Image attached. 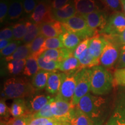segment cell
I'll use <instances>...</instances> for the list:
<instances>
[{
  "instance_id": "bcb514c9",
  "label": "cell",
  "mask_w": 125,
  "mask_h": 125,
  "mask_svg": "<svg viewBox=\"0 0 125 125\" xmlns=\"http://www.w3.org/2000/svg\"><path fill=\"white\" fill-rule=\"evenodd\" d=\"M125 68V45L120 48L119 56L116 64V69Z\"/></svg>"
},
{
  "instance_id": "8fae6325",
  "label": "cell",
  "mask_w": 125,
  "mask_h": 125,
  "mask_svg": "<svg viewBox=\"0 0 125 125\" xmlns=\"http://www.w3.org/2000/svg\"><path fill=\"white\" fill-rule=\"evenodd\" d=\"M73 107L71 103L56 96L52 105L53 118L60 121H68Z\"/></svg>"
},
{
  "instance_id": "74e56055",
  "label": "cell",
  "mask_w": 125,
  "mask_h": 125,
  "mask_svg": "<svg viewBox=\"0 0 125 125\" xmlns=\"http://www.w3.org/2000/svg\"><path fill=\"white\" fill-rule=\"evenodd\" d=\"M106 8L112 11L118 12L122 8L121 0H100Z\"/></svg>"
},
{
  "instance_id": "f907efd6",
  "label": "cell",
  "mask_w": 125,
  "mask_h": 125,
  "mask_svg": "<svg viewBox=\"0 0 125 125\" xmlns=\"http://www.w3.org/2000/svg\"><path fill=\"white\" fill-rule=\"evenodd\" d=\"M121 2L123 13L125 15V0H121Z\"/></svg>"
},
{
  "instance_id": "4fadbf2b",
  "label": "cell",
  "mask_w": 125,
  "mask_h": 125,
  "mask_svg": "<svg viewBox=\"0 0 125 125\" xmlns=\"http://www.w3.org/2000/svg\"><path fill=\"white\" fill-rule=\"evenodd\" d=\"M82 16L85 18L89 27L98 34L107 23L108 19L105 12L100 9Z\"/></svg>"
},
{
  "instance_id": "d6986e66",
  "label": "cell",
  "mask_w": 125,
  "mask_h": 125,
  "mask_svg": "<svg viewBox=\"0 0 125 125\" xmlns=\"http://www.w3.org/2000/svg\"><path fill=\"white\" fill-rule=\"evenodd\" d=\"M107 43V40L103 35H98L90 38L88 48L90 54L96 59L100 60Z\"/></svg>"
},
{
  "instance_id": "3957f363",
  "label": "cell",
  "mask_w": 125,
  "mask_h": 125,
  "mask_svg": "<svg viewBox=\"0 0 125 125\" xmlns=\"http://www.w3.org/2000/svg\"><path fill=\"white\" fill-rule=\"evenodd\" d=\"M90 91L96 95H104L111 91L114 86V76L101 65L92 67Z\"/></svg>"
},
{
  "instance_id": "52a82bcc",
  "label": "cell",
  "mask_w": 125,
  "mask_h": 125,
  "mask_svg": "<svg viewBox=\"0 0 125 125\" xmlns=\"http://www.w3.org/2000/svg\"><path fill=\"white\" fill-rule=\"evenodd\" d=\"M118 92L115 108L109 119L104 125H125V87Z\"/></svg>"
},
{
  "instance_id": "44dd1931",
  "label": "cell",
  "mask_w": 125,
  "mask_h": 125,
  "mask_svg": "<svg viewBox=\"0 0 125 125\" xmlns=\"http://www.w3.org/2000/svg\"><path fill=\"white\" fill-rule=\"evenodd\" d=\"M64 48L74 52L81 42V39L76 34L65 30L59 36Z\"/></svg>"
},
{
  "instance_id": "ba28073f",
  "label": "cell",
  "mask_w": 125,
  "mask_h": 125,
  "mask_svg": "<svg viewBox=\"0 0 125 125\" xmlns=\"http://www.w3.org/2000/svg\"><path fill=\"white\" fill-rule=\"evenodd\" d=\"M30 19L32 22L39 26L45 23L55 21L52 15L51 3L45 0L40 1L30 15Z\"/></svg>"
},
{
  "instance_id": "7402d4cb",
  "label": "cell",
  "mask_w": 125,
  "mask_h": 125,
  "mask_svg": "<svg viewBox=\"0 0 125 125\" xmlns=\"http://www.w3.org/2000/svg\"><path fill=\"white\" fill-rule=\"evenodd\" d=\"M81 68L79 60L74 56H72L59 63V70L62 73L66 74L73 73Z\"/></svg>"
},
{
  "instance_id": "4316f807",
  "label": "cell",
  "mask_w": 125,
  "mask_h": 125,
  "mask_svg": "<svg viewBox=\"0 0 125 125\" xmlns=\"http://www.w3.org/2000/svg\"><path fill=\"white\" fill-rule=\"evenodd\" d=\"M78 59L79 60L82 69L90 68L100 64V60L96 59L90 54L88 48L78 57Z\"/></svg>"
},
{
  "instance_id": "d590c367",
  "label": "cell",
  "mask_w": 125,
  "mask_h": 125,
  "mask_svg": "<svg viewBox=\"0 0 125 125\" xmlns=\"http://www.w3.org/2000/svg\"><path fill=\"white\" fill-rule=\"evenodd\" d=\"M114 86L125 87V68L116 69L114 73Z\"/></svg>"
},
{
  "instance_id": "f35d334b",
  "label": "cell",
  "mask_w": 125,
  "mask_h": 125,
  "mask_svg": "<svg viewBox=\"0 0 125 125\" xmlns=\"http://www.w3.org/2000/svg\"><path fill=\"white\" fill-rule=\"evenodd\" d=\"M90 40V38H87L81 41L74 51L73 56L78 59L88 48Z\"/></svg>"
},
{
  "instance_id": "d6a6232c",
  "label": "cell",
  "mask_w": 125,
  "mask_h": 125,
  "mask_svg": "<svg viewBox=\"0 0 125 125\" xmlns=\"http://www.w3.org/2000/svg\"><path fill=\"white\" fill-rule=\"evenodd\" d=\"M62 48H64V46L59 37L46 38L43 44L42 51L43 53L48 49H60Z\"/></svg>"
},
{
  "instance_id": "7c38bea8",
  "label": "cell",
  "mask_w": 125,
  "mask_h": 125,
  "mask_svg": "<svg viewBox=\"0 0 125 125\" xmlns=\"http://www.w3.org/2000/svg\"><path fill=\"white\" fill-rule=\"evenodd\" d=\"M26 100L27 105V114L26 115H32L37 113L39 111L48 104L53 98L50 94H34L28 97Z\"/></svg>"
},
{
  "instance_id": "681fc988",
  "label": "cell",
  "mask_w": 125,
  "mask_h": 125,
  "mask_svg": "<svg viewBox=\"0 0 125 125\" xmlns=\"http://www.w3.org/2000/svg\"><path fill=\"white\" fill-rule=\"evenodd\" d=\"M12 41L6 40H0V51L4 49L6 47L8 46Z\"/></svg>"
},
{
  "instance_id": "5b68a950",
  "label": "cell",
  "mask_w": 125,
  "mask_h": 125,
  "mask_svg": "<svg viewBox=\"0 0 125 125\" xmlns=\"http://www.w3.org/2000/svg\"><path fill=\"white\" fill-rule=\"evenodd\" d=\"M125 30V15L115 12L108 19L107 23L100 34L105 38H112L119 35Z\"/></svg>"
},
{
  "instance_id": "b9f144b4",
  "label": "cell",
  "mask_w": 125,
  "mask_h": 125,
  "mask_svg": "<svg viewBox=\"0 0 125 125\" xmlns=\"http://www.w3.org/2000/svg\"><path fill=\"white\" fill-rule=\"evenodd\" d=\"M28 115L19 117V118H12L9 119L5 122L6 125H27Z\"/></svg>"
},
{
  "instance_id": "1f68e13d",
  "label": "cell",
  "mask_w": 125,
  "mask_h": 125,
  "mask_svg": "<svg viewBox=\"0 0 125 125\" xmlns=\"http://www.w3.org/2000/svg\"><path fill=\"white\" fill-rule=\"evenodd\" d=\"M13 30V41H22L24 36L27 32V27L26 23L20 22L15 23L11 26Z\"/></svg>"
},
{
  "instance_id": "836d02e7",
  "label": "cell",
  "mask_w": 125,
  "mask_h": 125,
  "mask_svg": "<svg viewBox=\"0 0 125 125\" xmlns=\"http://www.w3.org/2000/svg\"><path fill=\"white\" fill-rule=\"evenodd\" d=\"M54 100V97H53L51 100V101L47 104L44 107L37 112V113L33 114L31 116L34 118H45L48 119H52L53 118V115L52 111V103Z\"/></svg>"
},
{
  "instance_id": "6da1fadb",
  "label": "cell",
  "mask_w": 125,
  "mask_h": 125,
  "mask_svg": "<svg viewBox=\"0 0 125 125\" xmlns=\"http://www.w3.org/2000/svg\"><path fill=\"white\" fill-rule=\"evenodd\" d=\"M37 90L27 79L22 78H10L4 84L1 98L16 99L29 97L35 94Z\"/></svg>"
},
{
  "instance_id": "9c48e42d",
  "label": "cell",
  "mask_w": 125,
  "mask_h": 125,
  "mask_svg": "<svg viewBox=\"0 0 125 125\" xmlns=\"http://www.w3.org/2000/svg\"><path fill=\"white\" fill-rule=\"evenodd\" d=\"M82 69L81 68L73 73L67 74L66 77L56 96L71 104L75 92L78 73Z\"/></svg>"
},
{
  "instance_id": "d4e9b609",
  "label": "cell",
  "mask_w": 125,
  "mask_h": 125,
  "mask_svg": "<svg viewBox=\"0 0 125 125\" xmlns=\"http://www.w3.org/2000/svg\"><path fill=\"white\" fill-rule=\"evenodd\" d=\"M23 0H12L10 1L8 12L7 19L10 20H15L20 18L24 12Z\"/></svg>"
},
{
  "instance_id": "f1b7e54d",
  "label": "cell",
  "mask_w": 125,
  "mask_h": 125,
  "mask_svg": "<svg viewBox=\"0 0 125 125\" xmlns=\"http://www.w3.org/2000/svg\"><path fill=\"white\" fill-rule=\"evenodd\" d=\"M40 70L38 63V57L31 54L26 59L23 74L27 76H33Z\"/></svg>"
},
{
  "instance_id": "7bdbcfd3",
  "label": "cell",
  "mask_w": 125,
  "mask_h": 125,
  "mask_svg": "<svg viewBox=\"0 0 125 125\" xmlns=\"http://www.w3.org/2000/svg\"><path fill=\"white\" fill-rule=\"evenodd\" d=\"M51 119L45 118H34L28 115L27 125H47Z\"/></svg>"
},
{
  "instance_id": "60d3db41",
  "label": "cell",
  "mask_w": 125,
  "mask_h": 125,
  "mask_svg": "<svg viewBox=\"0 0 125 125\" xmlns=\"http://www.w3.org/2000/svg\"><path fill=\"white\" fill-rule=\"evenodd\" d=\"M10 115V108L8 107L5 103V99L4 98H1L0 101V115L1 119H4L8 121Z\"/></svg>"
},
{
  "instance_id": "816d5d0a",
  "label": "cell",
  "mask_w": 125,
  "mask_h": 125,
  "mask_svg": "<svg viewBox=\"0 0 125 125\" xmlns=\"http://www.w3.org/2000/svg\"><path fill=\"white\" fill-rule=\"evenodd\" d=\"M1 125H6V123H5V121H1Z\"/></svg>"
},
{
  "instance_id": "ab89813d",
  "label": "cell",
  "mask_w": 125,
  "mask_h": 125,
  "mask_svg": "<svg viewBox=\"0 0 125 125\" xmlns=\"http://www.w3.org/2000/svg\"><path fill=\"white\" fill-rule=\"evenodd\" d=\"M10 0H1L0 1V22L4 23L7 19L8 12Z\"/></svg>"
},
{
  "instance_id": "484cf974",
  "label": "cell",
  "mask_w": 125,
  "mask_h": 125,
  "mask_svg": "<svg viewBox=\"0 0 125 125\" xmlns=\"http://www.w3.org/2000/svg\"><path fill=\"white\" fill-rule=\"evenodd\" d=\"M27 27V32L22 42L24 44H29L32 42L40 34V26L36 24L32 21H25Z\"/></svg>"
},
{
  "instance_id": "603a6c76",
  "label": "cell",
  "mask_w": 125,
  "mask_h": 125,
  "mask_svg": "<svg viewBox=\"0 0 125 125\" xmlns=\"http://www.w3.org/2000/svg\"><path fill=\"white\" fill-rule=\"evenodd\" d=\"M51 72L40 70L32 77L31 83L37 91L46 88L48 78Z\"/></svg>"
},
{
  "instance_id": "ac0fdd59",
  "label": "cell",
  "mask_w": 125,
  "mask_h": 125,
  "mask_svg": "<svg viewBox=\"0 0 125 125\" xmlns=\"http://www.w3.org/2000/svg\"><path fill=\"white\" fill-rule=\"evenodd\" d=\"M68 122L69 125H94L91 119L77 105L72 108Z\"/></svg>"
},
{
  "instance_id": "f546056e",
  "label": "cell",
  "mask_w": 125,
  "mask_h": 125,
  "mask_svg": "<svg viewBox=\"0 0 125 125\" xmlns=\"http://www.w3.org/2000/svg\"><path fill=\"white\" fill-rule=\"evenodd\" d=\"M46 38L40 34L32 42L30 43L31 54L38 57L43 53L42 48Z\"/></svg>"
},
{
  "instance_id": "7dc6e473",
  "label": "cell",
  "mask_w": 125,
  "mask_h": 125,
  "mask_svg": "<svg viewBox=\"0 0 125 125\" xmlns=\"http://www.w3.org/2000/svg\"><path fill=\"white\" fill-rule=\"evenodd\" d=\"M105 38V37H104ZM109 41L112 42L121 48L123 45H125V30L119 35L112 38H105Z\"/></svg>"
},
{
  "instance_id": "7a4b0ae2",
  "label": "cell",
  "mask_w": 125,
  "mask_h": 125,
  "mask_svg": "<svg viewBox=\"0 0 125 125\" xmlns=\"http://www.w3.org/2000/svg\"><path fill=\"white\" fill-rule=\"evenodd\" d=\"M104 98L88 93L79 100L77 106L91 119L94 125H101L104 121Z\"/></svg>"
},
{
  "instance_id": "2e32d148",
  "label": "cell",
  "mask_w": 125,
  "mask_h": 125,
  "mask_svg": "<svg viewBox=\"0 0 125 125\" xmlns=\"http://www.w3.org/2000/svg\"><path fill=\"white\" fill-rule=\"evenodd\" d=\"M74 52L70 51L65 48L55 49H48L41 54L43 60L45 62L54 61L60 62L68 57L73 56Z\"/></svg>"
},
{
  "instance_id": "5bb4252c",
  "label": "cell",
  "mask_w": 125,
  "mask_h": 125,
  "mask_svg": "<svg viewBox=\"0 0 125 125\" xmlns=\"http://www.w3.org/2000/svg\"><path fill=\"white\" fill-rule=\"evenodd\" d=\"M66 76L67 74L64 73L57 71L51 72L45 88L47 93L50 95H57Z\"/></svg>"
},
{
  "instance_id": "30bf717a",
  "label": "cell",
  "mask_w": 125,
  "mask_h": 125,
  "mask_svg": "<svg viewBox=\"0 0 125 125\" xmlns=\"http://www.w3.org/2000/svg\"><path fill=\"white\" fill-rule=\"evenodd\" d=\"M120 47L107 40V43L100 57V64L105 68L113 67L118 60Z\"/></svg>"
},
{
  "instance_id": "ffe728a7",
  "label": "cell",
  "mask_w": 125,
  "mask_h": 125,
  "mask_svg": "<svg viewBox=\"0 0 125 125\" xmlns=\"http://www.w3.org/2000/svg\"><path fill=\"white\" fill-rule=\"evenodd\" d=\"M76 13L80 15H85L99 10L96 0H74Z\"/></svg>"
},
{
  "instance_id": "83f0119b",
  "label": "cell",
  "mask_w": 125,
  "mask_h": 125,
  "mask_svg": "<svg viewBox=\"0 0 125 125\" xmlns=\"http://www.w3.org/2000/svg\"><path fill=\"white\" fill-rule=\"evenodd\" d=\"M31 55L30 47L29 44H24L20 45L17 48L16 51L8 57H5L6 62H10L13 60H23L27 59Z\"/></svg>"
},
{
  "instance_id": "8d00e7d4",
  "label": "cell",
  "mask_w": 125,
  "mask_h": 125,
  "mask_svg": "<svg viewBox=\"0 0 125 125\" xmlns=\"http://www.w3.org/2000/svg\"><path fill=\"white\" fill-rule=\"evenodd\" d=\"M21 43V41H12L8 46L4 48V49L1 50L0 51L1 56L6 57L11 56L16 51L17 48L20 46L19 45Z\"/></svg>"
},
{
  "instance_id": "9a60e30c",
  "label": "cell",
  "mask_w": 125,
  "mask_h": 125,
  "mask_svg": "<svg viewBox=\"0 0 125 125\" xmlns=\"http://www.w3.org/2000/svg\"><path fill=\"white\" fill-rule=\"evenodd\" d=\"M40 34L45 38L59 37L65 31L62 23L59 21L45 23L40 25Z\"/></svg>"
},
{
  "instance_id": "8992f818",
  "label": "cell",
  "mask_w": 125,
  "mask_h": 125,
  "mask_svg": "<svg viewBox=\"0 0 125 125\" xmlns=\"http://www.w3.org/2000/svg\"><path fill=\"white\" fill-rule=\"evenodd\" d=\"M92 74V68H83L79 71L75 92L71 103L73 107L77 105L79 100L90 90Z\"/></svg>"
},
{
  "instance_id": "4dcf8cb0",
  "label": "cell",
  "mask_w": 125,
  "mask_h": 125,
  "mask_svg": "<svg viewBox=\"0 0 125 125\" xmlns=\"http://www.w3.org/2000/svg\"><path fill=\"white\" fill-rule=\"evenodd\" d=\"M26 59L23 60H13L8 62L7 64L8 71L12 75H18L23 71Z\"/></svg>"
},
{
  "instance_id": "db71d44e",
  "label": "cell",
  "mask_w": 125,
  "mask_h": 125,
  "mask_svg": "<svg viewBox=\"0 0 125 125\" xmlns=\"http://www.w3.org/2000/svg\"><path fill=\"white\" fill-rule=\"evenodd\" d=\"M10 1H12V0H10Z\"/></svg>"
},
{
  "instance_id": "f6af8a7d",
  "label": "cell",
  "mask_w": 125,
  "mask_h": 125,
  "mask_svg": "<svg viewBox=\"0 0 125 125\" xmlns=\"http://www.w3.org/2000/svg\"><path fill=\"white\" fill-rule=\"evenodd\" d=\"M0 40H13V30L11 27H5L0 31Z\"/></svg>"
},
{
  "instance_id": "ee69618b",
  "label": "cell",
  "mask_w": 125,
  "mask_h": 125,
  "mask_svg": "<svg viewBox=\"0 0 125 125\" xmlns=\"http://www.w3.org/2000/svg\"><path fill=\"white\" fill-rule=\"evenodd\" d=\"M23 4L24 13L31 15L37 7L38 3L37 0H23Z\"/></svg>"
},
{
  "instance_id": "cb8c5ba5",
  "label": "cell",
  "mask_w": 125,
  "mask_h": 125,
  "mask_svg": "<svg viewBox=\"0 0 125 125\" xmlns=\"http://www.w3.org/2000/svg\"><path fill=\"white\" fill-rule=\"evenodd\" d=\"M10 112L13 118H19L26 115L27 105L26 100L22 98L14 99L10 108Z\"/></svg>"
},
{
  "instance_id": "277c9868",
  "label": "cell",
  "mask_w": 125,
  "mask_h": 125,
  "mask_svg": "<svg viewBox=\"0 0 125 125\" xmlns=\"http://www.w3.org/2000/svg\"><path fill=\"white\" fill-rule=\"evenodd\" d=\"M62 23L65 30L76 34L82 40L99 35L96 31L92 30L89 27L85 18L78 14Z\"/></svg>"
},
{
  "instance_id": "e0dca14e",
  "label": "cell",
  "mask_w": 125,
  "mask_h": 125,
  "mask_svg": "<svg viewBox=\"0 0 125 125\" xmlns=\"http://www.w3.org/2000/svg\"><path fill=\"white\" fill-rule=\"evenodd\" d=\"M76 13L74 2L72 1H70L60 9H52V15L54 19L61 23L74 16Z\"/></svg>"
},
{
  "instance_id": "e575fe53",
  "label": "cell",
  "mask_w": 125,
  "mask_h": 125,
  "mask_svg": "<svg viewBox=\"0 0 125 125\" xmlns=\"http://www.w3.org/2000/svg\"><path fill=\"white\" fill-rule=\"evenodd\" d=\"M38 63L40 70H45V71L53 72L59 70V62H56L54 61H51L49 62H45L43 61L42 57L41 56L38 57Z\"/></svg>"
},
{
  "instance_id": "c3c4849f",
  "label": "cell",
  "mask_w": 125,
  "mask_h": 125,
  "mask_svg": "<svg viewBox=\"0 0 125 125\" xmlns=\"http://www.w3.org/2000/svg\"><path fill=\"white\" fill-rule=\"evenodd\" d=\"M70 0H52L51 7L52 9H58L63 7L70 2Z\"/></svg>"
},
{
  "instance_id": "f5cc1de1",
  "label": "cell",
  "mask_w": 125,
  "mask_h": 125,
  "mask_svg": "<svg viewBox=\"0 0 125 125\" xmlns=\"http://www.w3.org/2000/svg\"><path fill=\"white\" fill-rule=\"evenodd\" d=\"M45 1H49V2H50V1H51V0H45Z\"/></svg>"
}]
</instances>
